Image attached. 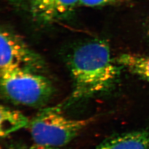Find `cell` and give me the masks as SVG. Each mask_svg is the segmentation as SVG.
<instances>
[{"mask_svg":"<svg viewBox=\"0 0 149 149\" xmlns=\"http://www.w3.org/2000/svg\"><path fill=\"white\" fill-rule=\"evenodd\" d=\"M0 48V71L20 68L43 74L46 69L43 57L8 28H1Z\"/></svg>","mask_w":149,"mask_h":149,"instance_id":"277c9868","label":"cell"},{"mask_svg":"<svg viewBox=\"0 0 149 149\" xmlns=\"http://www.w3.org/2000/svg\"><path fill=\"white\" fill-rule=\"evenodd\" d=\"M139 0H80V5L87 7H99L127 3Z\"/></svg>","mask_w":149,"mask_h":149,"instance_id":"9c48e42d","label":"cell"},{"mask_svg":"<svg viewBox=\"0 0 149 149\" xmlns=\"http://www.w3.org/2000/svg\"><path fill=\"white\" fill-rule=\"evenodd\" d=\"M59 149V148L34 144L32 146H28L27 148H24L23 149Z\"/></svg>","mask_w":149,"mask_h":149,"instance_id":"30bf717a","label":"cell"},{"mask_svg":"<svg viewBox=\"0 0 149 149\" xmlns=\"http://www.w3.org/2000/svg\"><path fill=\"white\" fill-rule=\"evenodd\" d=\"M2 96L12 103L38 107L45 105L53 95L52 82L42 73L20 68L0 71Z\"/></svg>","mask_w":149,"mask_h":149,"instance_id":"3957f363","label":"cell"},{"mask_svg":"<svg viewBox=\"0 0 149 149\" xmlns=\"http://www.w3.org/2000/svg\"><path fill=\"white\" fill-rule=\"evenodd\" d=\"M94 120L93 117L79 119L68 117L59 105L41 109L29 126L35 144L59 148L70 143Z\"/></svg>","mask_w":149,"mask_h":149,"instance_id":"7a4b0ae2","label":"cell"},{"mask_svg":"<svg viewBox=\"0 0 149 149\" xmlns=\"http://www.w3.org/2000/svg\"><path fill=\"white\" fill-rule=\"evenodd\" d=\"M96 149H149V130L118 134L106 139Z\"/></svg>","mask_w":149,"mask_h":149,"instance_id":"8992f818","label":"cell"},{"mask_svg":"<svg viewBox=\"0 0 149 149\" xmlns=\"http://www.w3.org/2000/svg\"><path fill=\"white\" fill-rule=\"evenodd\" d=\"M0 113V136L2 138L29 125L28 118L16 109L1 106Z\"/></svg>","mask_w":149,"mask_h":149,"instance_id":"52a82bcc","label":"cell"},{"mask_svg":"<svg viewBox=\"0 0 149 149\" xmlns=\"http://www.w3.org/2000/svg\"><path fill=\"white\" fill-rule=\"evenodd\" d=\"M25 12L32 20L49 25L66 19L74 12L80 0H9Z\"/></svg>","mask_w":149,"mask_h":149,"instance_id":"5b68a950","label":"cell"},{"mask_svg":"<svg viewBox=\"0 0 149 149\" xmlns=\"http://www.w3.org/2000/svg\"><path fill=\"white\" fill-rule=\"evenodd\" d=\"M146 36L148 37V38L149 40V23H148L147 26H146Z\"/></svg>","mask_w":149,"mask_h":149,"instance_id":"8fae6325","label":"cell"},{"mask_svg":"<svg viewBox=\"0 0 149 149\" xmlns=\"http://www.w3.org/2000/svg\"><path fill=\"white\" fill-rule=\"evenodd\" d=\"M116 61L123 69L149 83V55L124 53Z\"/></svg>","mask_w":149,"mask_h":149,"instance_id":"ba28073f","label":"cell"},{"mask_svg":"<svg viewBox=\"0 0 149 149\" xmlns=\"http://www.w3.org/2000/svg\"><path fill=\"white\" fill-rule=\"evenodd\" d=\"M72 91L63 104L69 106L112 90L119 80L122 68L112 57L106 41L92 40L76 48L69 61Z\"/></svg>","mask_w":149,"mask_h":149,"instance_id":"6da1fadb","label":"cell"}]
</instances>
